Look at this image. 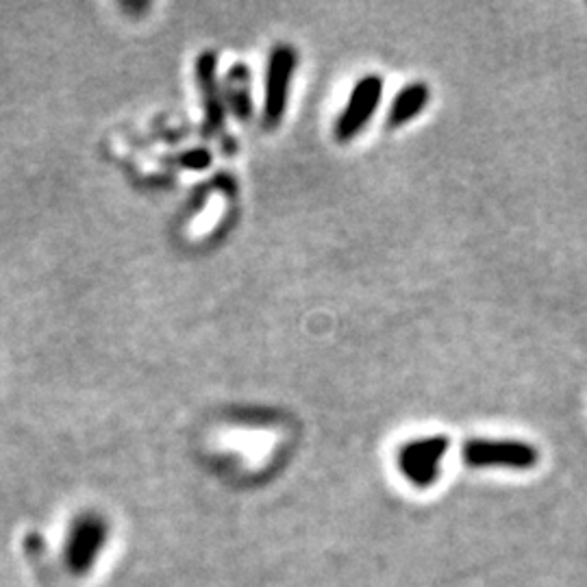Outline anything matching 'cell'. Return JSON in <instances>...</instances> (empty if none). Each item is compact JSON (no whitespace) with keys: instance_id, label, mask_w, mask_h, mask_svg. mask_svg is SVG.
Segmentation results:
<instances>
[{"instance_id":"6da1fadb","label":"cell","mask_w":587,"mask_h":587,"mask_svg":"<svg viewBox=\"0 0 587 587\" xmlns=\"http://www.w3.org/2000/svg\"><path fill=\"white\" fill-rule=\"evenodd\" d=\"M298 66V53L290 44H279L272 49L266 66V86H264V125L275 129L288 110L292 81Z\"/></svg>"},{"instance_id":"7a4b0ae2","label":"cell","mask_w":587,"mask_h":587,"mask_svg":"<svg viewBox=\"0 0 587 587\" xmlns=\"http://www.w3.org/2000/svg\"><path fill=\"white\" fill-rule=\"evenodd\" d=\"M461 455L470 468L528 470L539 461L537 448L520 439H468Z\"/></svg>"},{"instance_id":"3957f363","label":"cell","mask_w":587,"mask_h":587,"mask_svg":"<svg viewBox=\"0 0 587 587\" xmlns=\"http://www.w3.org/2000/svg\"><path fill=\"white\" fill-rule=\"evenodd\" d=\"M450 448L448 435H426L411 439L398 450V468L416 487H429L439 476L442 459Z\"/></svg>"},{"instance_id":"277c9868","label":"cell","mask_w":587,"mask_h":587,"mask_svg":"<svg viewBox=\"0 0 587 587\" xmlns=\"http://www.w3.org/2000/svg\"><path fill=\"white\" fill-rule=\"evenodd\" d=\"M383 99V79L379 75H366L359 79L346 101L344 112L335 120V140L337 142H350L355 136H359L374 112L379 110Z\"/></svg>"},{"instance_id":"5b68a950","label":"cell","mask_w":587,"mask_h":587,"mask_svg":"<svg viewBox=\"0 0 587 587\" xmlns=\"http://www.w3.org/2000/svg\"><path fill=\"white\" fill-rule=\"evenodd\" d=\"M196 84L203 99L207 131L218 133L225 129V94L218 84V55L214 51H205L199 55Z\"/></svg>"},{"instance_id":"8992f818","label":"cell","mask_w":587,"mask_h":587,"mask_svg":"<svg viewBox=\"0 0 587 587\" xmlns=\"http://www.w3.org/2000/svg\"><path fill=\"white\" fill-rule=\"evenodd\" d=\"M431 101V88L422 81L407 84L392 101L387 112V129H400L418 118Z\"/></svg>"},{"instance_id":"52a82bcc","label":"cell","mask_w":587,"mask_h":587,"mask_svg":"<svg viewBox=\"0 0 587 587\" xmlns=\"http://www.w3.org/2000/svg\"><path fill=\"white\" fill-rule=\"evenodd\" d=\"M225 103L231 107L235 118L248 123L253 118L251 97V71L246 64H233L225 81Z\"/></svg>"}]
</instances>
